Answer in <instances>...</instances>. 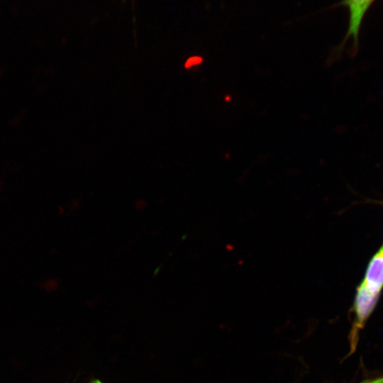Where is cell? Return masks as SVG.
Here are the masks:
<instances>
[{
	"mask_svg": "<svg viewBox=\"0 0 383 383\" xmlns=\"http://www.w3.org/2000/svg\"><path fill=\"white\" fill-rule=\"evenodd\" d=\"M360 283L368 289L382 293L383 289V245L370 260Z\"/></svg>",
	"mask_w": 383,
	"mask_h": 383,
	"instance_id": "obj_2",
	"label": "cell"
},
{
	"mask_svg": "<svg viewBox=\"0 0 383 383\" xmlns=\"http://www.w3.org/2000/svg\"><path fill=\"white\" fill-rule=\"evenodd\" d=\"M375 0H343L340 4L347 7L349 11V23L347 34L343 43L338 48L340 50L345 42L351 37L354 49L358 45V36L362 19Z\"/></svg>",
	"mask_w": 383,
	"mask_h": 383,
	"instance_id": "obj_1",
	"label": "cell"
},
{
	"mask_svg": "<svg viewBox=\"0 0 383 383\" xmlns=\"http://www.w3.org/2000/svg\"><path fill=\"white\" fill-rule=\"evenodd\" d=\"M359 383H383V375L375 378L365 379Z\"/></svg>",
	"mask_w": 383,
	"mask_h": 383,
	"instance_id": "obj_4",
	"label": "cell"
},
{
	"mask_svg": "<svg viewBox=\"0 0 383 383\" xmlns=\"http://www.w3.org/2000/svg\"><path fill=\"white\" fill-rule=\"evenodd\" d=\"M91 383H101V382L100 381H99V380H95L94 382H93Z\"/></svg>",
	"mask_w": 383,
	"mask_h": 383,
	"instance_id": "obj_5",
	"label": "cell"
},
{
	"mask_svg": "<svg viewBox=\"0 0 383 383\" xmlns=\"http://www.w3.org/2000/svg\"><path fill=\"white\" fill-rule=\"evenodd\" d=\"M201 62V58H200L199 57H191L185 63V67H189L192 65L199 64Z\"/></svg>",
	"mask_w": 383,
	"mask_h": 383,
	"instance_id": "obj_3",
	"label": "cell"
}]
</instances>
